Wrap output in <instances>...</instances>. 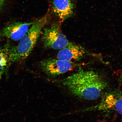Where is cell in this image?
<instances>
[{"label":"cell","instance_id":"obj_12","mask_svg":"<svg viewBox=\"0 0 122 122\" xmlns=\"http://www.w3.org/2000/svg\"><path fill=\"white\" fill-rule=\"evenodd\" d=\"M2 36H3L2 34H1V32H0V41L1 40V38H2Z\"/></svg>","mask_w":122,"mask_h":122},{"label":"cell","instance_id":"obj_7","mask_svg":"<svg viewBox=\"0 0 122 122\" xmlns=\"http://www.w3.org/2000/svg\"><path fill=\"white\" fill-rule=\"evenodd\" d=\"M84 49L80 46L71 42L58 53L57 58L60 60L74 62L81 59L86 54Z\"/></svg>","mask_w":122,"mask_h":122},{"label":"cell","instance_id":"obj_8","mask_svg":"<svg viewBox=\"0 0 122 122\" xmlns=\"http://www.w3.org/2000/svg\"><path fill=\"white\" fill-rule=\"evenodd\" d=\"M53 13L62 22L72 16L74 5L72 0H52Z\"/></svg>","mask_w":122,"mask_h":122},{"label":"cell","instance_id":"obj_5","mask_svg":"<svg viewBox=\"0 0 122 122\" xmlns=\"http://www.w3.org/2000/svg\"><path fill=\"white\" fill-rule=\"evenodd\" d=\"M99 110H112L122 115V92H111L106 94L101 102L94 107Z\"/></svg>","mask_w":122,"mask_h":122},{"label":"cell","instance_id":"obj_3","mask_svg":"<svg viewBox=\"0 0 122 122\" xmlns=\"http://www.w3.org/2000/svg\"><path fill=\"white\" fill-rule=\"evenodd\" d=\"M60 25L59 23H55L44 29L41 40L46 48L61 50L70 43L62 33Z\"/></svg>","mask_w":122,"mask_h":122},{"label":"cell","instance_id":"obj_11","mask_svg":"<svg viewBox=\"0 0 122 122\" xmlns=\"http://www.w3.org/2000/svg\"><path fill=\"white\" fill-rule=\"evenodd\" d=\"M120 82H122V71L120 76Z\"/></svg>","mask_w":122,"mask_h":122},{"label":"cell","instance_id":"obj_4","mask_svg":"<svg viewBox=\"0 0 122 122\" xmlns=\"http://www.w3.org/2000/svg\"><path fill=\"white\" fill-rule=\"evenodd\" d=\"M77 66L74 62L60 59L50 58L41 62L40 66L43 71L48 76L55 77L64 74Z\"/></svg>","mask_w":122,"mask_h":122},{"label":"cell","instance_id":"obj_1","mask_svg":"<svg viewBox=\"0 0 122 122\" xmlns=\"http://www.w3.org/2000/svg\"><path fill=\"white\" fill-rule=\"evenodd\" d=\"M61 82L73 95L88 100L98 98L108 85L97 73L82 69Z\"/></svg>","mask_w":122,"mask_h":122},{"label":"cell","instance_id":"obj_2","mask_svg":"<svg viewBox=\"0 0 122 122\" xmlns=\"http://www.w3.org/2000/svg\"><path fill=\"white\" fill-rule=\"evenodd\" d=\"M47 14L35 21L29 30L19 41L18 45L11 46L10 50L11 64L23 61L30 55L36 46L41 32L49 20Z\"/></svg>","mask_w":122,"mask_h":122},{"label":"cell","instance_id":"obj_10","mask_svg":"<svg viewBox=\"0 0 122 122\" xmlns=\"http://www.w3.org/2000/svg\"><path fill=\"white\" fill-rule=\"evenodd\" d=\"M8 0H0V12L3 9Z\"/></svg>","mask_w":122,"mask_h":122},{"label":"cell","instance_id":"obj_9","mask_svg":"<svg viewBox=\"0 0 122 122\" xmlns=\"http://www.w3.org/2000/svg\"><path fill=\"white\" fill-rule=\"evenodd\" d=\"M10 46L7 44L0 46V80L3 74H7L11 65L10 59Z\"/></svg>","mask_w":122,"mask_h":122},{"label":"cell","instance_id":"obj_6","mask_svg":"<svg viewBox=\"0 0 122 122\" xmlns=\"http://www.w3.org/2000/svg\"><path fill=\"white\" fill-rule=\"evenodd\" d=\"M34 22L12 23L3 29L1 34L3 36L12 40L19 41L28 31Z\"/></svg>","mask_w":122,"mask_h":122}]
</instances>
